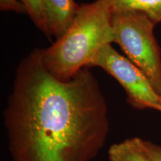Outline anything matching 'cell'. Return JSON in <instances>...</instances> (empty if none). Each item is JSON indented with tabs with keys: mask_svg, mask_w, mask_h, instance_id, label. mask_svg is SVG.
Segmentation results:
<instances>
[{
	"mask_svg": "<svg viewBox=\"0 0 161 161\" xmlns=\"http://www.w3.org/2000/svg\"><path fill=\"white\" fill-rule=\"evenodd\" d=\"M4 125L13 161H92L109 133L106 99L88 67L59 80L40 49L16 69Z\"/></svg>",
	"mask_w": 161,
	"mask_h": 161,
	"instance_id": "6da1fadb",
	"label": "cell"
},
{
	"mask_svg": "<svg viewBox=\"0 0 161 161\" xmlns=\"http://www.w3.org/2000/svg\"><path fill=\"white\" fill-rule=\"evenodd\" d=\"M111 14L105 0L80 5L65 34L51 46L40 49L46 69L58 79L67 80L87 67L103 46L114 42Z\"/></svg>",
	"mask_w": 161,
	"mask_h": 161,
	"instance_id": "7a4b0ae2",
	"label": "cell"
},
{
	"mask_svg": "<svg viewBox=\"0 0 161 161\" xmlns=\"http://www.w3.org/2000/svg\"><path fill=\"white\" fill-rule=\"evenodd\" d=\"M114 42L144 73L161 96V49L154 37L157 23L137 11L112 12Z\"/></svg>",
	"mask_w": 161,
	"mask_h": 161,
	"instance_id": "3957f363",
	"label": "cell"
},
{
	"mask_svg": "<svg viewBox=\"0 0 161 161\" xmlns=\"http://www.w3.org/2000/svg\"><path fill=\"white\" fill-rule=\"evenodd\" d=\"M97 66L113 76L126 92L127 102L138 110H158L160 96L144 73L128 58L116 52L111 44L101 49L87 67Z\"/></svg>",
	"mask_w": 161,
	"mask_h": 161,
	"instance_id": "277c9868",
	"label": "cell"
},
{
	"mask_svg": "<svg viewBox=\"0 0 161 161\" xmlns=\"http://www.w3.org/2000/svg\"><path fill=\"white\" fill-rule=\"evenodd\" d=\"M49 38L59 39L73 22L80 5L74 0H43Z\"/></svg>",
	"mask_w": 161,
	"mask_h": 161,
	"instance_id": "5b68a950",
	"label": "cell"
},
{
	"mask_svg": "<svg viewBox=\"0 0 161 161\" xmlns=\"http://www.w3.org/2000/svg\"><path fill=\"white\" fill-rule=\"evenodd\" d=\"M144 140L139 137L113 144L108 149L110 161H153L144 148Z\"/></svg>",
	"mask_w": 161,
	"mask_h": 161,
	"instance_id": "8992f818",
	"label": "cell"
},
{
	"mask_svg": "<svg viewBox=\"0 0 161 161\" xmlns=\"http://www.w3.org/2000/svg\"><path fill=\"white\" fill-rule=\"evenodd\" d=\"M112 12L137 11L161 23V0H105Z\"/></svg>",
	"mask_w": 161,
	"mask_h": 161,
	"instance_id": "52a82bcc",
	"label": "cell"
},
{
	"mask_svg": "<svg viewBox=\"0 0 161 161\" xmlns=\"http://www.w3.org/2000/svg\"><path fill=\"white\" fill-rule=\"evenodd\" d=\"M21 3L36 27L49 38L43 0H21Z\"/></svg>",
	"mask_w": 161,
	"mask_h": 161,
	"instance_id": "ba28073f",
	"label": "cell"
},
{
	"mask_svg": "<svg viewBox=\"0 0 161 161\" xmlns=\"http://www.w3.org/2000/svg\"><path fill=\"white\" fill-rule=\"evenodd\" d=\"M0 9L3 11L26 13L24 5L18 0H0Z\"/></svg>",
	"mask_w": 161,
	"mask_h": 161,
	"instance_id": "9c48e42d",
	"label": "cell"
},
{
	"mask_svg": "<svg viewBox=\"0 0 161 161\" xmlns=\"http://www.w3.org/2000/svg\"><path fill=\"white\" fill-rule=\"evenodd\" d=\"M144 148L153 161H161V146L144 140Z\"/></svg>",
	"mask_w": 161,
	"mask_h": 161,
	"instance_id": "30bf717a",
	"label": "cell"
},
{
	"mask_svg": "<svg viewBox=\"0 0 161 161\" xmlns=\"http://www.w3.org/2000/svg\"><path fill=\"white\" fill-rule=\"evenodd\" d=\"M158 111L161 112V96H160V101H159V106L158 108Z\"/></svg>",
	"mask_w": 161,
	"mask_h": 161,
	"instance_id": "8fae6325",
	"label": "cell"
}]
</instances>
